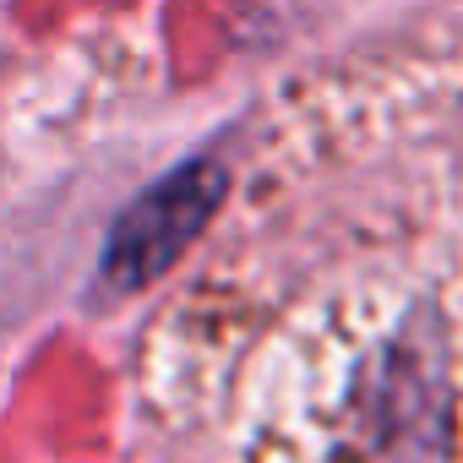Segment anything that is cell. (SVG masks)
Returning <instances> with one entry per match:
<instances>
[{"instance_id":"6da1fadb","label":"cell","mask_w":463,"mask_h":463,"mask_svg":"<svg viewBox=\"0 0 463 463\" xmlns=\"http://www.w3.org/2000/svg\"><path fill=\"white\" fill-rule=\"evenodd\" d=\"M241 463H463V322L409 273L295 306L241 371Z\"/></svg>"},{"instance_id":"7a4b0ae2","label":"cell","mask_w":463,"mask_h":463,"mask_svg":"<svg viewBox=\"0 0 463 463\" xmlns=\"http://www.w3.org/2000/svg\"><path fill=\"white\" fill-rule=\"evenodd\" d=\"M223 196H229V169L218 158H191V164L169 169L158 185H147L115 218L104 257H99V279L120 295L147 289L185 257V246L213 223Z\"/></svg>"}]
</instances>
